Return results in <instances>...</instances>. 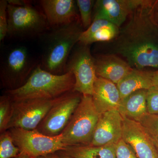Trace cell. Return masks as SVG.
Masks as SVG:
<instances>
[{"mask_svg":"<svg viewBox=\"0 0 158 158\" xmlns=\"http://www.w3.org/2000/svg\"><path fill=\"white\" fill-rule=\"evenodd\" d=\"M155 2L144 0L130 14L128 22L119 31L117 52L133 69L158 68V43L153 35L157 26L153 19Z\"/></svg>","mask_w":158,"mask_h":158,"instance_id":"obj_1","label":"cell"},{"mask_svg":"<svg viewBox=\"0 0 158 158\" xmlns=\"http://www.w3.org/2000/svg\"><path fill=\"white\" fill-rule=\"evenodd\" d=\"M81 20L51 28L45 33L40 67L51 73H65L71 53L84 31Z\"/></svg>","mask_w":158,"mask_h":158,"instance_id":"obj_2","label":"cell"},{"mask_svg":"<svg viewBox=\"0 0 158 158\" xmlns=\"http://www.w3.org/2000/svg\"><path fill=\"white\" fill-rule=\"evenodd\" d=\"M73 74L51 73L38 64L24 85L20 88L7 90L12 100L25 99H54L73 91L75 85Z\"/></svg>","mask_w":158,"mask_h":158,"instance_id":"obj_3","label":"cell"},{"mask_svg":"<svg viewBox=\"0 0 158 158\" xmlns=\"http://www.w3.org/2000/svg\"><path fill=\"white\" fill-rule=\"evenodd\" d=\"M7 36L27 39L42 36L51 28L41 8L32 6L31 2L22 6L8 4Z\"/></svg>","mask_w":158,"mask_h":158,"instance_id":"obj_4","label":"cell"},{"mask_svg":"<svg viewBox=\"0 0 158 158\" xmlns=\"http://www.w3.org/2000/svg\"><path fill=\"white\" fill-rule=\"evenodd\" d=\"M100 115L92 96L82 95L80 104L61 134L64 145L66 147L89 145Z\"/></svg>","mask_w":158,"mask_h":158,"instance_id":"obj_5","label":"cell"},{"mask_svg":"<svg viewBox=\"0 0 158 158\" xmlns=\"http://www.w3.org/2000/svg\"><path fill=\"white\" fill-rule=\"evenodd\" d=\"M26 46L17 45L6 52L1 65V77L8 90L20 88L25 84L37 65Z\"/></svg>","mask_w":158,"mask_h":158,"instance_id":"obj_6","label":"cell"},{"mask_svg":"<svg viewBox=\"0 0 158 158\" xmlns=\"http://www.w3.org/2000/svg\"><path fill=\"white\" fill-rule=\"evenodd\" d=\"M78 43L80 46L74 47L69 57L65 73L73 74L75 81L73 91L82 95H92L97 77L94 59L88 45Z\"/></svg>","mask_w":158,"mask_h":158,"instance_id":"obj_7","label":"cell"},{"mask_svg":"<svg viewBox=\"0 0 158 158\" xmlns=\"http://www.w3.org/2000/svg\"><path fill=\"white\" fill-rule=\"evenodd\" d=\"M8 130L20 152L33 158L61 151L66 147L62 142L61 134L56 136H48L37 129L12 128Z\"/></svg>","mask_w":158,"mask_h":158,"instance_id":"obj_8","label":"cell"},{"mask_svg":"<svg viewBox=\"0 0 158 158\" xmlns=\"http://www.w3.org/2000/svg\"><path fill=\"white\" fill-rule=\"evenodd\" d=\"M59 98L12 100V114L7 130L12 128L36 129Z\"/></svg>","mask_w":158,"mask_h":158,"instance_id":"obj_9","label":"cell"},{"mask_svg":"<svg viewBox=\"0 0 158 158\" xmlns=\"http://www.w3.org/2000/svg\"><path fill=\"white\" fill-rule=\"evenodd\" d=\"M81 98L72 91L59 97L36 129L47 136L60 135L68 124Z\"/></svg>","mask_w":158,"mask_h":158,"instance_id":"obj_10","label":"cell"},{"mask_svg":"<svg viewBox=\"0 0 158 158\" xmlns=\"http://www.w3.org/2000/svg\"><path fill=\"white\" fill-rule=\"evenodd\" d=\"M123 118L117 109L100 115L90 145L116 144L122 139Z\"/></svg>","mask_w":158,"mask_h":158,"instance_id":"obj_11","label":"cell"},{"mask_svg":"<svg viewBox=\"0 0 158 158\" xmlns=\"http://www.w3.org/2000/svg\"><path fill=\"white\" fill-rule=\"evenodd\" d=\"M122 139L133 148L138 158H158L151 137L138 122L123 116Z\"/></svg>","mask_w":158,"mask_h":158,"instance_id":"obj_12","label":"cell"},{"mask_svg":"<svg viewBox=\"0 0 158 158\" xmlns=\"http://www.w3.org/2000/svg\"><path fill=\"white\" fill-rule=\"evenodd\" d=\"M144 0H98L94 6L92 21L107 20L118 27Z\"/></svg>","mask_w":158,"mask_h":158,"instance_id":"obj_13","label":"cell"},{"mask_svg":"<svg viewBox=\"0 0 158 158\" xmlns=\"http://www.w3.org/2000/svg\"><path fill=\"white\" fill-rule=\"evenodd\" d=\"M39 2L51 28L80 19L76 1L41 0Z\"/></svg>","mask_w":158,"mask_h":158,"instance_id":"obj_14","label":"cell"},{"mask_svg":"<svg viewBox=\"0 0 158 158\" xmlns=\"http://www.w3.org/2000/svg\"><path fill=\"white\" fill-rule=\"evenodd\" d=\"M94 104L100 114L118 110L121 98L117 85L109 80L97 77L92 95Z\"/></svg>","mask_w":158,"mask_h":158,"instance_id":"obj_15","label":"cell"},{"mask_svg":"<svg viewBox=\"0 0 158 158\" xmlns=\"http://www.w3.org/2000/svg\"><path fill=\"white\" fill-rule=\"evenodd\" d=\"M94 59L97 76L116 85L133 69L127 62L115 55H101Z\"/></svg>","mask_w":158,"mask_h":158,"instance_id":"obj_16","label":"cell"},{"mask_svg":"<svg viewBox=\"0 0 158 158\" xmlns=\"http://www.w3.org/2000/svg\"><path fill=\"white\" fill-rule=\"evenodd\" d=\"M118 28L107 20H94L90 27L82 32L79 42L89 45L94 42L109 41L118 36L120 31Z\"/></svg>","mask_w":158,"mask_h":158,"instance_id":"obj_17","label":"cell"},{"mask_svg":"<svg viewBox=\"0 0 158 158\" xmlns=\"http://www.w3.org/2000/svg\"><path fill=\"white\" fill-rule=\"evenodd\" d=\"M154 73L133 69L116 85L121 99L141 90H148L153 87Z\"/></svg>","mask_w":158,"mask_h":158,"instance_id":"obj_18","label":"cell"},{"mask_svg":"<svg viewBox=\"0 0 158 158\" xmlns=\"http://www.w3.org/2000/svg\"><path fill=\"white\" fill-rule=\"evenodd\" d=\"M147 90H141L121 99L118 110L122 116L139 122L147 114Z\"/></svg>","mask_w":158,"mask_h":158,"instance_id":"obj_19","label":"cell"},{"mask_svg":"<svg viewBox=\"0 0 158 158\" xmlns=\"http://www.w3.org/2000/svg\"><path fill=\"white\" fill-rule=\"evenodd\" d=\"M60 153L73 158H116V144L67 146Z\"/></svg>","mask_w":158,"mask_h":158,"instance_id":"obj_20","label":"cell"},{"mask_svg":"<svg viewBox=\"0 0 158 158\" xmlns=\"http://www.w3.org/2000/svg\"><path fill=\"white\" fill-rule=\"evenodd\" d=\"M0 158H14L19 154V148L15 144L11 133L7 130L1 133Z\"/></svg>","mask_w":158,"mask_h":158,"instance_id":"obj_21","label":"cell"},{"mask_svg":"<svg viewBox=\"0 0 158 158\" xmlns=\"http://www.w3.org/2000/svg\"><path fill=\"white\" fill-rule=\"evenodd\" d=\"M12 111V100L7 94L0 98V132L7 130Z\"/></svg>","mask_w":158,"mask_h":158,"instance_id":"obj_22","label":"cell"},{"mask_svg":"<svg viewBox=\"0 0 158 158\" xmlns=\"http://www.w3.org/2000/svg\"><path fill=\"white\" fill-rule=\"evenodd\" d=\"M76 3L82 25L87 30L92 23V10L95 2L91 0H77Z\"/></svg>","mask_w":158,"mask_h":158,"instance_id":"obj_23","label":"cell"},{"mask_svg":"<svg viewBox=\"0 0 158 158\" xmlns=\"http://www.w3.org/2000/svg\"><path fill=\"white\" fill-rule=\"evenodd\" d=\"M138 122L151 138L158 140V115L147 113Z\"/></svg>","mask_w":158,"mask_h":158,"instance_id":"obj_24","label":"cell"},{"mask_svg":"<svg viewBox=\"0 0 158 158\" xmlns=\"http://www.w3.org/2000/svg\"><path fill=\"white\" fill-rule=\"evenodd\" d=\"M146 104L148 113L158 115V88L153 87L147 90Z\"/></svg>","mask_w":158,"mask_h":158,"instance_id":"obj_25","label":"cell"},{"mask_svg":"<svg viewBox=\"0 0 158 158\" xmlns=\"http://www.w3.org/2000/svg\"><path fill=\"white\" fill-rule=\"evenodd\" d=\"M8 3L6 0L0 1V40L3 41L7 36L8 29L7 7Z\"/></svg>","mask_w":158,"mask_h":158,"instance_id":"obj_26","label":"cell"},{"mask_svg":"<svg viewBox=\"0 0 158 158\" xmlns=\"http://www.w3.org/2000/svg\"><path fill=\"white\" fill-rule=\"evenodd\" d=\"M116 158H138L133 148L122 139L116 144Z\"/></svg>","mask_w":158,"mask_h":158,"instance_id":"obj_27","label":"cell"},{"mask_svg":"<svg viewBox=\"0 0 158 158\" xmlns=\"http://www.w3.org/2000/svg\"><path fill=\"white\" fill-rule=\"evenodd\" d=\"M152 85L153 87L158 88V71L153 73L152 77Z\"/></svg>","mask_w":158,"mask_h":158,"instance_id":"obj_28","label":"cell"},{"mask_svg":"<svg viewBox=\"0 0 158 158\" xmlns=\"http://www.w3.org/2000/svg\"><path fill=\"white\" fill-rule=\"evenodd\" d=\"M35 158H59V155L57 154L56 153H54L47 155L40 156Z\"/></svg>","mask_w":158,"mask_h":158,"instance_id":"obj_29","label":"cell"},{"mask_svg":"<svg viewBox=\"0 0 158 158\" xmlns=\"http://www.w3.org/2000/svg\"><path fill=\"white\" fill-rule=\"evenodd\" d=\"M14 158H33L23 153L20 152L19 155L16 156V157Z\"/></svg>","mask_w":158,"mask_h":158,"instance_id":"obj_30","label":"cell"},{"mask_svg":"<svg viewBox=\"0 0 158 158\" xmlns=\"http://www.w3.org/2000/svg\"><path fill=\"white\" fill-rule=\"evenodd\" d=\"M153 19L156 24L158 27V11L155 12L153 15Z\"/></svg>","mask_w":158,"mask_h":158,"instance_id":"obj_31","label":"cell"},{"mask_svg":"<svg viewBox=\"0 0 158 158\" xmlns=\"http://www.w3.org/2000/svg\"><path fill=\"white\" fill-rule=\"evenodd\" d=\"M151 138L152 139L153 142L155 146L158 155V140L154 139V138Z\"/></svg>","mask_w":158,"mask_h":158,"instance_id":"obj_32","label":"cell"},{"mask_svg":"<svg viewBox=\"0 0 158 158\" xmlns=\"http://www.w3.org/2000/svg\"><path fill=\"white\" fill-rule=\"evenodd\" d=\"M154 9L155 12L158 11V1H156L155 4Z\"/></svg>","mask_w":158,"mask_h":158,"instance_id":"obj_33","label":"cell"},{"mask_svg":"<svg viewBox=\"0 0 158 158\" xmlns=\"http://www.w3.org/2000/svg\"><path fill=\"white\" fill-rule=\"evenodd\" d=\"M59 158H73L71 157L68 156L64 155L60 153L59 155Z\"/></svg>","mask_w":158,"mask_h":158,"instance_id":"obj_34","label":"cell"}]
</instances>
